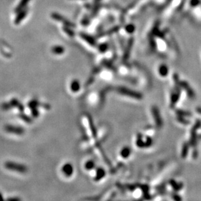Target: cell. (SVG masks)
Returning <instances> with one entry per match:
<instances>
[{"label": "cell", "mask_w": 201, "mask_h": 201, "mask_svg": "<svg viewBox=\"0 0 201 201\" xmlns=\"http://www.w3.org/2000/svg\"><path fill=\"white\" fill-rule=\"evenodd\" d=\"M70 88L71 90L74 93H76L80 89V83L79 82L78 80L77 79H74L71 83V85H70Z\"/></svg>", "instance_id": "obj_3"}, {"label": "cell", "mask_w": 201, "mask_h": 201, "mask_svg": "<svg viewBox=\"0 0 201 201\" xmlns=\"http://www.w3.org/2000/svg\"><path fill=\"white\" fill-rule=\"evenodd\" d=\"M62 172L65 174V176L67 177L71 176L74 172L73 166L69 163H65L62 167Z\"/></svg>", "instance_id": "obj_2"}, {"label": "cell", "mask_w": 201, "mask_h": 201, "mask_svg": "<svg viewBox=\"0 0 201 201\" xmlns=\"http://www.w3.org/2000/svg\"><path fill=\"white\" fill-rule=\"evenodd\" d=\"M25 15H26V12H25H25H23L22 14H20L19 16H18L17 18H16V22H20V21L22 20L23 16H25Z\"/></svg>", "instance_id": "obj_6"}, {"label": "cell", "mask_w": 201, "mask_h": 201, "mask_svg": "<svg viewBox=\"0 0 201 201\" xmlns=\"http://www.w3.org/2000/svg\"><path fill=\"white\" fill-rule=\"evenodd\" d=\"M28 1H29V0H22V2H21L20 4L19 5V6L18 7V10H19V9H22L23 7L27 4Z\"/></svg>", "instance_id": "obj_7"}, {"label": "cell", "mask_w": 201, "mask_h": 201, "mask_svg": "<svg viewBox=\"0 0 201 201\" xmlns=\"http://www.w3.org/2000/svg\"><path fill=\"white\" fill-rule=\"evenodd\" d=\"M3 200V197H2L1 194L0 193V200Z\"/></svg>", "instance_id": "obj_8"}, {"label": "cell", "mask_w": 201, "mask_h": 201, "mask_svg": "<svg viewBox=\"0 0 201 201\" xmlns=\"http://www.w3.org/2000/svg\"><path fill=\"white\" fill-rule=\"evenodd\" d=\"M64 51H65V50L62 46H54V47L52 48V52L53 53H55V54H57V55L62 54V53H64Z\"/></svg>", "instance_id": "obj_4"}, {"label": "cell", "mask_w": 201, "mask_h": 201, "mask_svg": "<svg viewBox=\"0 0 201 201\" xmlns=\"http://www.w3.org/2000/svg\"><path fill=\"white\" fill-rule=\"evenodd\" d=\"M85 167L86 169L87 170H91L94 168L95 167V163L92 161H89V162H87L85 165Z\"/></svg>", "instance_id": "obj_5"}, {"label": "cell", "mask_w": 201, "mask_h": 201, "mask_svg": "<svg viewBox=\"0 0 201 201\" xmlns=\"http://www.w3.org/2000/svg\"><path fill=\"white\" fill-rule=\"evenodd\" d=\"M5 166L7 168L10 169H13V170H16V171L20 172H25L27 171V169L25 167V166L22 165L21 164H18L16 163L13 162H7L6 163Z\"/></svg>", "instance_id": "obj_1"}]
</instances>
